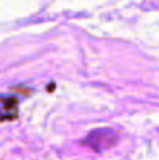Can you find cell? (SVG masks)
I'll return each mask as SVG.
<instances>
[{
  "mask_svg": "<svg viewBox=\"0 0 159 160\" xmlns=\"http://www.w3.org/2000/svg\"><path fill=\"white\" fill-rule=\"evenodd\" d=\"M120 134L111 128H100V129H94L84 140L83 143H86L89 148H92L97 152H103L105 149L114 146L119 142Z\"/></svg>",
  "mask_w": 159,
  "mask_h": 160,
  "instance_id": "6da1fadb",
  "label": "cell"
}]
</instances>
